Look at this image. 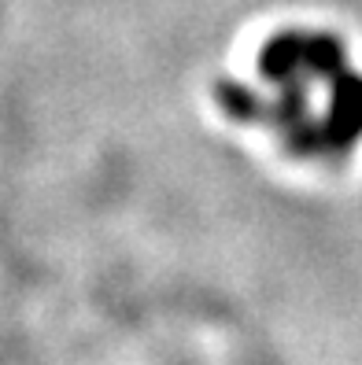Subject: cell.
<instances>
[{
	"label": "cell",
	"instance_id": "cell-1",
	"mask_svg": "<svg viewBox=\"0 0 362 365\" xmlns=\"http://www.w3.org/2000/svg\"><path fill=\"white\" fill-rule=\"evenodd\" d=\"M259 74L273 96H259L241 81H222L226 115L281 130L292 152L314 159H344L362 140V74L348 67L336 37L314 30L278 34L259 56Z\"/></svg>",
	"mask_w": 362,
	"mask_h": 365
}]
</instances>
